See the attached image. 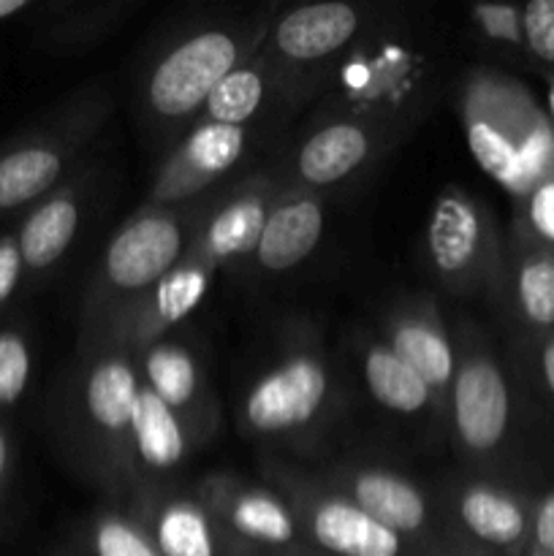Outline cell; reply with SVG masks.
Returning <instances> with one entry per match:
<instances>
[{"mask_svg":"<svg viewBox=\"0 0 554 556\" xmlns=\"http://www.w3.org/2000/svg\"><path fill=\"white\" fill-rule=\"evenodd\" d=\"M318 92L259 52L234 68L206 101L199 119L277 134L302 109H313Z\"/></svg>","mask_w":554,"mask_h":556,"instance_id":"d6986e66","label":"cell"},{"mask_svg":"<svg viewBox=\"0 0 554 556\" xmlns=\"http://www.w3.org/2000/svg\"><path fill=\"white\" fill-rule=\"evenodd\" d=\"M144 0H52L33 11V43L58 58L85 54L112 38Z\"/></svg>","mask_w":554,"mask_h":556,"instance_id":"83f0119b","label":"cell"},{"mask_svg":"<svg viewBox=\"0 0 554 556\" xmlns=\"http://www.w3.org/2000/svg\"><path fill=\"white\" fill-rule=\"evenodd\" d=\"M101 174L92 161H85L60 188L33 204L14 223L16 242L25 261L27 288L43 286L68 261L96 199Z\"/></svg>","mask_w":554,"mask_h":556,"instance_id":"ffe728a7","label":"cell"},{"mask_svg":"<svg viewBox=\"0 0 554 556\" xmlns=\"http://www.w3.org/2000/svg\"><path fill=\"white\" fill-rule=\"evenodd\" d=\"M353 358L369 400L380 410L405 421H429L445 429V416L432 389L375 331H358L353 340Z\"/></svg>","mask_w":554,"mask_h":556,"instance_id":"4316f807","label":"cell"},{"mask_svg":"<svg viewBox=\"0 0 554 556\" xmlns=\"http://www.w3.org/2000/svg\"><path fill=\"white\" fill-rule=\"evenodd\" d=\"M27 288L25 261H22L20 242H16L14 226L0 233V318H5L11 304L16 302L22 291Z\"/></svg>","mask_w":554,"mask_h":556,"instance_id":"e575fe53","label":"cell"},{"mask_svg":"<svg viewBox=\"0 0 554 556\" xmlns=\"http://www.w3.org/2000/svg\"><path fill=\"white\" fill-rule=\"evenodd\" d=\"M123 508L139 521L161 556H255L196 494L193 483L141 489Z\"/></svg>","mask_w":554,"mask_h":556,"instance_id":"e0dca14e","label":"cell"},{"mask_svg":"<svg viewBox=\"0 0 554 556\" xmlns=\"http://www.w3.org/2000/svg\"><path fill=\"white\" fill-rule=\"evenodd\" d=\"M112 109L106 81H87L0 150V223L20 220L87 161Z\"/></svg>","mask_w":554,"mask_h":556,"instance_id":"ba28073f","label":"cell"},{"mask_svg":"<svg viewBox=\"0 0 554 556\" xmlns=\"http://www.w3.org/2000/svg\"><path fill=\"white\" fill-rule=\"evenodd\" d=\"M326 201L329 193L277 185L248 269L261 277H280L299 269L324 239Z\"/></svg>","mask_w":554,"mask_h":556,"instance_id":"d4e9b609","label":"cell"},{"mask_svg":"<svg viewBox=\"0 0 554 556\" xmlns=\"http://www.w3.org/2000/svg\"><path fill=\"white\" fill-rule=\"evenodd\" d=\"M261 478L282 494L304 535L324 556H421L364 514L340 489L326 483L320 472L304 470L280 456H264Z\"/></svg>","mask_w":554,"mask_h":556,"instance_id":"8fae6325","label":"cell"},{"mask_svg":"<svg viewBox=\"0 0 554 556\" xmlns=\"http://www.w3.org/2000/svg\"><path fill=\"white\" fill-rule=\"evenodd\" d=\"M543 85H546V98H543V106H546L549 119H552V125H554V76H546V79H543Z\"/></svg>","mask_w":554,"mask_h":556,"instance_id":"f35d334b","label":"cell"},{"mask_svg":"<svg viewBox=\"0 0 554 556\" xmlns=\"http://www.w3.org/2000/svg\"><path fill=\"white\" fill-rule=\"evenodd\" d=\"M139 372L119 342L76 348L58 402V440L76 476L109 503H125V443L134 418Z\"/></svg>","mask_w":554,"mask_h":556,"instance_id":"277c9868","label":"cell"},{"mask_svg":"<svg viewBox=\"0 0 554 556\" xmlns=\"http://www.w3.org/2000/svg\"><path fill=\"white\" fill-rule=\"evenodd\" d=\"M451 329L456 369L445 434L459 470L543 494L554 486V440L521 391L503 342L465 315Z\"/></svg>","mask_w":554,"mask_h":556,"instance_id":"6da1fadb","label":"cell"},{"mask_svg":"<svg viewBox=\"0 0 554 556\" xmlns=\"http://www.w3.org/2000/svg\"><path fill=\"white\" fill-rule=\"evenodd\" d=\"M527 52L536 63L541 79L554 76V0H530L521 3Z\"/></svg>","mask_w":554,"mask_h":556,"instance_id":"836d02e7","label":"cell"},{"mask_svg":"<svg viewBox=\"0 0 554 556\" xmlns=\"http://www.w3.org/2000/svg\"><path fill=\"white\" fill-rule=\"evenodd\" d=\"M503 258L505 231L487 201L462 185H445L424 226V261L432 280L451 296L492 304Z\"/></svg>","mask_w":554,"mask_h":556,"instance_id":"9c48e42d","label":"cell"},{"mask_svg":"<svg viewBox=\"0 0 554 556\" xmlns=\"http://www.w3.org/2000/svg\"><path fill=\"white\" fill-rule=\"evenodd\" d=\"M383 9L386 3H367V0L358 3L318 0V3L280 9L266 33L261 54L291 71L320 98L331 71L362 41Z\"/></svg>","mask_w":554,"mask_h":556,"instance_id":"4fadbf2b","label":"cell"},{"mask_svg":"<svg viewBox=\"0 0 554 556\" xmlns=\"http://www.w3.org/2000/svg\"><path fill=\"white\" fill-rule=\"evenodd\" d=\"M320 478L340 489L378 525L402 538L413 552L421 556H459L429 483L362 456L335 462L320 472Z\"/></svg>","mask_w":554,"mask_h":556,"instance_id":"7c38bea8","label":"cell"},{"mask_svg":"<svg viewBox=\"0 0 554 556\" xmlns=\"http://www.w3.org/2000/svg\"><path fill=\"white\" fill-rule=\"evenodd\" d=\"M193 489L255 556H324L304 535L291 505L269 483L217 470L199 478Z\"/></svg>","mask_w":554,"mask_h":556,"instance_id":"2e32d148","label":"cell"},{"mask_svg":"<svg viewBox=\"0 0 554 556\" xmlns=\"http://www.w3.org/2000/svg\"><path fill=\"white\" fill-rule=\"evenodd\" d=\"M269 136L275 134L199 119L161 157L141 204L177 206L217 193L234 182V174L242 172Z\"/></svg>","mask_w":554,"mask_h":556,"instance_id":"5bb4252c","label":"cell"},{"mask_svg":"<svg viewBox=\"0 0 554 556\" xmlns=\"http://www.w3.org/2000/svg\"><path fill=\"white\" fill-rule=\"evenodd\" d=\"M36 375V345L25 320L0 318V418L22 405Z\"/></svg>","mask_w":554,"mask_h":556,"instance_id":"1f68e13d","label":"cell"},{"mask_svg":"<svg viewBox=\"0 0 554 556\" xmlns=\"http://www.w3.org/2000/svg\"><path fill=\"white\" fill-rule=\"evenodd\" d=\"M508 228L554 253V174L538 182L525 199L516 201Z\"/></svg>","mask_w":554,"mask_h":556,"instance_id":"d6a6232c","label":"cell"},{"mask_svg":"<svg viewBox=\"0 0 554 556\" xmlns=\"http://www.w3.org/2000/svg\"><path fill=\"white\" fill-rule=\"evenodd\" d=\"M400 141L380 128L345 117H310L302 134L293 136L269 174L277 185L329 193L337 185L362 177Z\"/></svg>","mask_w":554,"mask_h":556,"instance_id":"9a60e30c","label":"cell"},{"mask_svg":"<svg viewBox=\"0 0 554 556\" xmlns=\"http://www.w3.org/2000/svg\"><path fill=\"white\" fill-rule=\"evenodd\" d=\"M212 286H215V275L190 258H182L158 286H152L139 302L125 309L123 318L109 329L101 342H119L134 351L144 342L168 334L204 304Z\"/></svg>","mask_w":554,"mask_h":556,"instance_id":"484cf974","label":"cell"},{"mask_svg":"<svg viewBox=\"0 0 554 556\" xmlns=\"http://www.w3.org/2000/svg\"><path fill=\"white\" fill-rule=\"evenodd\" d=\"M538 421L554 440V334L538 340H500Z\"/></svg>","mask_w":554,"mask_h":556,"instance_id":"4dcf8cb0","label":"cell"},{"mask_svg":"<svg viewBox=\"0 0 554 556\" xmlns=\"http://www.w3.org/2000/svg\"><path fill=\"white\" fill-rule=\"evenodd\" d=\"M52 556H161L139 521L119 503H101L81 516Z\"/></svg>","mask_w":554,"mask_h":556,"instance_id":"f546056e","label":"cell"},{"mask_svg":"<svg viewBox=\"0 0 554 556\" xmlns=\"http://www.w3.org/2000/svg\"><path fill=\"white\" fill-rule=\"evenodd\" d=\"M459 556H525L541 494L456 470L429 483Z\"/></svg>","mask_w":554,"mask_h":556,"instance_id":"30bf717a","label":"cell"},{"mask_svg":"<svg viewBox=\"0 0 554 556\" xmlns=\"http://www.w3.org/2000/svg\"><path fill=\"white\" fill-rule=\"evenodd\" d=\"M375 334L432 389L445 416L456 369L454 329L432 293H405L380 307Z\"/></svg>","mask_w":554,"mask_h":556,"instance_id":"44dd1931","label":"cell"},{"mask_svg":"<svg viewBox=\"0 0 554 556\" xmlns=\"http://www.w3.org/2000/svg\"><path fill=\"white\" fill-rule=\"evenodd\" d=\"M217 193L177 206L139 204L125 217L103 248L81 296L76 348L101 342L125 309L185 258Z\"/></svg>","mask_w":554,"mask_h":556,"instance_id":"52a82bcc","label":"cell"},{"mask_svg":"<svg viewBox=\"0 0 554 556\" xmlns=\"http://www.w3.org/2000/svg\"><path fill=\"white\" fill-rule=\"evenodd\" d=\"M525 556H554V486L538 497Z\"/></svg>","mask_w":554,"mask_h":556,"instance_id":"d590c367","label":"cell"},{"mask_svg":"<svg viewBox=\"0 0 554 556\" xmlns=\"http://www.w3.org/2000/svg\"><path fill=\"white\" fill-rule=\"evenodd\" d=\"M456 79L451 43L432 22L386 3L362 41L331 71L310 117L358 119L402 144L438 112Z\"/></svg>","mask_w":554,"mask_h":556,"instance_id":"7a4b0ae2","label":"cell"},{"mask_svg":"<svg viewBox=\"0 0 554 556\" xmlns=\"http://www.w3.org/2000/svg\"><path fill=\"white\" fill-rule=\"evenodd\" d=\"M275 193L277 182L269 174V166L250 168L248 174L234 179L212 201L185 258L204 266L215 277L221 271L248 266Z\"/></svg>","mask_w":554,"mask_h":556,"instance_id":"ac0fdd59","label":"cell"},{"mask_svg":"<svg viewBox=\"0 0 554 556\" xmlns=\"http://www.w3.org/2000/svg\"><path fill=\"white\" fill-rule=\"evenodd\" d=\"M14 462H16L14 434H11L5 418H0V510H3L5 497H9L11 476H14Z\"/></svg>","mask_w":554,"mask_h":556,"instance_id":"8d00e7d4","label":"cell"},{"mask_svg":"<svg viewBox=\"0 0 554 556\" xmlns=\"http://www.w3.org/2000/svg\"><path fill=\"white\" fill-rule=\"evenodd\" d=\"M38 9L36 0H0V22L16 20V16H27Z\"/></svg>","mask_w":554,"mask_h":556,"instance_id":"74e56055","label":"cell"},{"mask_svg":"<svg viewBox=\"0 0 554 556\" xmlns=\"http://www.w3.org/2000/svg\"><path fill=\"white\" fill-rule=\"evenodd\" d=\"M340 378L318 331L299 326L255 367L239 391V432L277 448H307L335 421Z\"/></svg>","mask_w":554,"mask_h":556,"instance_id":"8992f818","label":"cell"},{"mask_svg":"<svg viewBox=\"0 0 554 556\" xmlns=\"http://www.w3.org/2000/svg\"><path fill=\"white\" fill-rule=\"evenodd\" d=\"M462 43L473 52L483 68L505 71V74H536L530 52H527L521 5L516 3H473L465 5L459 22ZM538 76V74H536Z\"/></svg>","mask_w":554,"mask_h":556,"instance_id":"f1b7e54d","label":"cell"},{"mask_svg":"<svg viewBox=\"0 0 554 556\" xmlns=\"http://www.w3.org/2000/svg\"><path fill=\"white\" fill-rule=\"evenodd\" d=\"M199 448H204L199 434L139 380L125 443V500L141 489L179 481V472Z\"/></svg>","mask_w":554,"mask_h":556,"instance_id":"603a6c76","label":"cell"},{"mask_svg":"<svg viewBox=\"0 0 554 556\" xmlns=\"http://www.w3.org/2000/svg\"><path fill=\"white\" fill-rule=\"evenodd\" d=\"M467 150L511 204L554 174V125L519 76L467 65L454 85Z\"/></svg>","mask_w":554,"mask_h":556,"instance_id":"5b68a950","label":"cell"},{"mask_svg":"<svg viewBox=\"0 0 554 556\" xmlns=\"http://www.w3.org/2000/svg\"><path fill=\"white\" fill-rule=\"evenodd\" d=\"M492 307L503 340L554 334V253L505 228V258Z\"/></svg>","mask_w":554,"mask_h":556,"instance_id":"cb8c5ba5","label":"cell"},{"mask_svg":"<svg viewBox=\"0 0 554 556\" xmlns=\"http://www.w3.org/2000/svg\"><path fill=\"white\" fill-rule=\"evenodd\" d=\"M277 3L210 11L182 22L136 76V112L158 144L172 147L199 123L215 87L266 41Z\"/></svg>","mask_w":554,"mask_h":556,"instance_id":"3957f363","label":"cell"},{"mask_svg":"<svg viewBox=\"0 0 554 556\" xmlns=\"http://www.w3.org/2000/svg\"><path fill=\"white\" fill-rule=\"evenodd\" d=\"M130 353L141 383L161 396L199 434L201 443H210L221 429V407L193 342L168 331Z\"/></svg>","mask_w":554,"mask_h":556,"instance_id":"7402d4cb","label":"cell"}]
</instances>
